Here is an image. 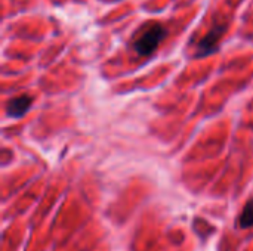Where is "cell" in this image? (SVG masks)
Masks as SVG:
<instances>
[{
  "label": "cell",
  "mask_w": 253,
  "mask_h": 251,
  "mask_svg": "<svg viewBox=\"0 0 253 251\" xmlns=\"http://www.w3.org/2000/svg\"><path fill=\"white\" fill-rule=\"evenodd\" d=\"M163 37H165V28L160 24H153L147 27L141 33V36L135 40V49L139 55L148 56L157 49Z\"/></svg>",
  "instance_id": "6da1fadb"
},
{
  "label": "cell",
  "mask_w": 253,
  "mask_h": 251,
  "mask_svg": "<svg viewBox=\"0 0 253 251\" xmlns=\"http://www.w3.org/2000/svg\"><path fill=\"white\" fill-rule=\"evenodd\" d=\"M222 33H224V27H216V28H213V30L202 40V43H200V46H199V49H200V50H199V55L205 56V55L212 53V52L215 50V46H216V43L219 41Z\"/></svg>",
  "instance_id": "7a4b0ae2"
},
{
  "label": "cell",
  "mask_w": 253,
  "mask_h": 251,
  "mask_svg": "<svg viewBox=\"0 0 253 251\" xmlns=\"http://www.w3.org/2000/svg\"><path fill=\"white\" fill-rule=\"evenodd\" d=\"M33 99L30 96H18V98H13L9 104H7V114L12 115V117H22L30 105H31Z\"/></svg>",
  "instance_id": "3957f363"
},
{
  "label": "cell",
  "mask_w": 253,
  "mask_h": 251,
  "mask_svg": "<svg viewBox=\"0 0 253 251\" xmlns=\"http://www.w3.org/2000/svg\"><path fill=\"white\" fill-rule=\"evenodd\" d=\"M240 225H242L243 228L252 226L253 225V201H251V203L246 206V209H245V212H243V215H242V217H240Z\"/></svg>",
  "instance_id": "277c9868"
}]
</instances>
